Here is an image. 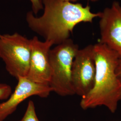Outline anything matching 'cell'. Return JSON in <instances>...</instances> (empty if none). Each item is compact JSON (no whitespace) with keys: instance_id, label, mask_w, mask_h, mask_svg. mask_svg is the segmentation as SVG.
Segmentation results:
<instances>
[{"instance_id":"7c38bea8","label":"cell","mask_w":121,"mask_h":121,"mask_svg":"<svg viewBox=\"0 0 121 121\" xmlns=\"http://www.w3.org/2000/svg\"><path fill=\"white\" fill-rule=\"evenodd\" d=\"M116 73L118 76L121 77V59H120L116 69Z\"/></svg>"},{"instance_id":"9c48e42d","label":"cell","mask_w":121,"mask_h":121,"mask_svg":"<svg viewBox=\"0 0 121 121\" xmlns=\"http://www.w3.org/2000/svg\"><path fill=\"white\" fill-rule=\"evenodd\" d=\"M19 121H39L36 113L35 104L32 100L28 102L25 113Z\"/></svg>"},{"instance_id":"6da1fadb","label":"cell","mask_w":121,"mask_h":121,"mask_svg":"<svg viewBox=\"0 0 121 121\" xmlns=\"http://www.w3.org/2000/svg\"><path fill=\"white\" fill-rule=\"evenodd\" d=\"M44 12L39 17L32 11L27 13L26 22L32 30L43 36L45 40L59 44L69 39L75 26L80 22H92L101 12L93 13L87 4L73 3L64 0H41Z\"/></svg>"},{"instance_id":"30bf717a","label":"cell","mask_w":121,"mask_h":121,"mask_svg":"<svg viewBox=\"0 0 121 121\" xmlns=\"http://www.w3.org/2000/svg\"><path fill=\"white\" fill-rule=\"evenodd\" d=\"M11 93V86L6 83H0V100H6Z\"/></svg>"},{"instance_id":"5b68a950","label":"cell","mask_w":121,"mask_h":121,"mask_svg":"<svg viewBox=\"0 0 121 121\" xmlns=\"http://www.w3.org/2000/svg\"><path fill=\"white\" fill-rule=\"evenodd\" d=\"M93 45L78 49L73 59L71 69V82L75 94L82 97L94 86L95 64Z\"/></svg>"},{"instance_id":"8992f818","label":"cell","mask_w":121,"mask_h":121,"mask_svg":"<svg viewBox=\"0 0 121 121\" xmlns=\"http://www.w3.org/2000/svg\"><path fill=\"white\" fill-rule=\"evenodd\" d=\"M17 80L13 93L6 101L0 103V121H4L15 112L19 104L30 96L46 98L52 91L49 85L34 82L26 77H20Z\"/></svg>"},{"instance_id":"ba28073f","label":"cell","mask_w":121,"mask_h":121,"mask_svg":"<svg viewBox=\"0 0 121 121\" xmlns=\"http://www.w3.org/2000/svg\"><path fill=\"white\" fill-rule=\"evenodd\" d=\"M53 45L51 41H41L36 36L31 39L30 67L26 78L37 83L49 85L51 78L49 52Z\"/></svg>"},{"instance_id":"3957f363","label":"cell","mask_w":121,"mask_h":121,"mask_svg":"<svg viewBox=\"0 0 121 121\" xmlns=\"http://www.w3.org/2000/svg\"><path fill=\"white\" fill-rule=\"evenodd\" d=\"M78 49V44L68 39L50 50L51 78L49 86L52 91L58 95H75L71 82V69Z\"/></svg>"},{"instance_id":"7a4b0ae2","label":"cell","mask_w":121,"mask_h":121,"mask_svg":"<svg viewBox=\"0 0 121 121\" xmlns=\"http://www.w3.org/2000/svg\"><path fill=\"white\" fill-rule=\"evenodd\" d=\"M93 51L95 64L94 84L91 91L82 97L80 107L86 110L104 106L114 113L121 101V77L116 73L119 56L99 42L93 45Z\"/></svg>"},{"instance_id":"8fae6325","label":"cell","mask_w":121,"mask_h":121,"mask_svg":"<svg viewBox=\"0 0 121 121\" xmlns=\"http://www.w3.org/2000/svg\"><path fill=\"white\" fill-rule=\"evenodd\" d=\"M32 3L33 11L35 14H36L39 11L43 9V5L41 0H30Z\"/></svg>"},{"instance_id":"4fadbf2b","label":"cell","mask_w":121,"mask_h":121,"mask_svg":"<svg viewBox=\"0 0 121 121\" xmlns=\"http://www.w3.org/2000/svg\"><path fill=\"white\" fill-rule=\"evenodd\" d=\"M64 0L68 1H70V2H75V1H76L78 0ZM91 0V1H95V0Z\"/></svg>"},{"instance_id":"5bb4252c","label":"cell","mask_w":121,"mask_h":121,"mask_svg":"<svg viewBox=\"0 0 121 121\" xmlns=\"http://www.w3.org/2000/svg\"><path fill=\"white\" fill-rule=\"evenodd\" d=\"M97 0H95V1H97Z\"/></svg>"},{"instance_id":"277c9868","label":"cell","mask_w":121,"mask_h":121,"mask_svg":"<svg viewBox=\"0 0 121 121\" xmlns=\"http://www.w3.org/2000/svg\"><path fill=\"white\" fill-rule=\"evenodd\" d=\"M31 54V39L15 33L0 34V58L8 73L17 80L26 77Z\"/></svg>"},{"instance_id":"52a82bcc","label":"cell","mask_w":121,"mask_h":121,"mask_svg":"<svg viewBox=\"0 0 121 121\" xmlns=\"http://www.w3.org/2000/svg\"><path fill=\"white\" fill-rule=\"evenodd\" d=\"M100 38L104 43L116 52L121 59V5L114 1L110 7L101 12L99 17Z\"/></svg>"}]
</instances>
